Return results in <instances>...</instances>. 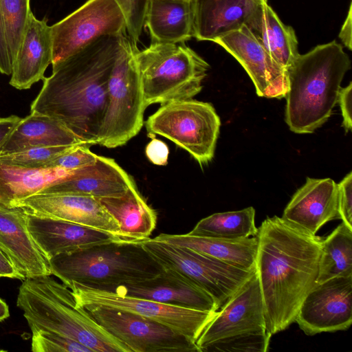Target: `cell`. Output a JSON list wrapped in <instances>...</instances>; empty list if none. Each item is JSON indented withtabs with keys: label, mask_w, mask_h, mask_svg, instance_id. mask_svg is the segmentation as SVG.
<instances>
[{
	"label": "cell",
	"mask_w": 352,
	"mask_h": 352,
	"mask_svg": "<svg viewBox=\"0 0 352 352\" xmlns=\"http://www.w3.org/2000/svg\"><path fill=\"white\" fill-rule=\"evenodd\" d=\"M126 20V30L132 43L137 45L144 25L149 0H116Z\"/></svg>",
	"instance_id": "obj_35"
},
{
	"label": "cell",
	"mask_w": 352,
	"mask_h": 352,
	"mask_svg": "<svg viewBox=\"0 0 352 352\" xmlns=\"http://www.w3.org/2000/svg\"><path fill=\"white\" fill-rule=\"evenodd\" d=\"M137 45L124 36L108 82V105L98 144L116 148L135 137L146 109L135 58Z\"/></svg>",
	"instance_id": "obj_7"
},
{
	"label": "cell",
	"mask_w": 352,
	"mask_h": 352,
	"mask_svg": "<svg viewBox=\"0 0 352 352\" xmlns=\"http://www.w3.org/2000/svg\"><path fill=\"white\" fill-rule=\"evenodd\" d=\"M10 316L8 306L6 302L0 298V322L3 321Z\"/></svg>",
	"instance_id": "obj_44"
},
{
	"label": "cell",
	"mask_w": 352,
	"mask_h": 352,
	"mask_svg": "<svg viewBox=\"0 0 352 352\" xmlns=\"http://www.w3.org/2000/svg\"><path fill=\"white\" fill-rule=\"evenodd\" d=\"M142 244L163 268L178 272L209 294L219 309L256 270H245L190 248L153 238L142 240Z\"/></svg>",
	"instance_id": "obj_9"
},
{
	"label": "cell",
	"mask_w": 352,
	"mask_h": 352,
	"mask_svg": "<svg viewBox=\"0 0 352 352\" xmlns=\"http://www.w3.org/2000/svg\"><path fill=\"white\" fill-rule=\"evenodd\" d=\"M83 308L131 352H200L195 342L157 322L114 308Z\"/></svg>",
	"instance_id": "obj_12"
},
{
	"label": "cell",
	"mask_w": 352,
	"mask_h": 352,
	"mask_svg": "<svg viewBox=\"0 0 352 352\" xmlns=\"http://www.w3.org/2000/svg\"><path fill=\"white\" fill-rule=\"evenodd\" d=\"M12 70V60L10 56L4 21L0 4V73L11 75Z\"/></svg>",
	"instance_id": "obj_40"
},
{
	"label": "cell",
	"mask_w": 352,
	"mask_h": 352,
	"mask_svg": "<svg viewBox=\"0 0 352 352\" xmlns=\"http://www.w3.org/2000/svg\"><path fill=\"white\" fill-rule=\"evenodd\" d=\"M351 3L350 4L347 16L341 27L339 38L344 45L351 50Z\"/></svg>",
	"instance_id": "obj_43"
},
{
	"label": "cell",
	"mask_w": 352,
	"mask_h": 352,
	"mask_svg": "<svg viewBox=\"0 0 352 352\" xmlns=\"http://www.w3.org/2000/svg\"><path fill=\"white\" fill-rule=\"evenodd\" d=\"M266 330L265 309L256 272L219 309L197 339L200 352L207 345L233 336Z\"/></svg>",
	"instance_id": "obj_15"
},
{
	"label": "cell",
	"mask_w": 352,
	"mask_h": 352,
	"mask_svg": "<svg viewBox=\"0 0 352 352\" xmlns=\"http://www.w3.org/2000/svg\"><path fill=\"white\" fill-rule=\"evenodd\" d=\"M351 60L336 41L299 54L287 69L285 122L296 133H311L324 124L338 102Z\"/></svg>",
	"instance_id": "obj_3"
},
{
	"label": "cell",
	"mask_w": 352,
	"mask_h": 352,
	"mask_svg": "<svg viewBox=\"0 0 352 352\" xmlns=\"http://www.w3.org/2000/svg\"><path fill=\"white\" fill-rule=\"evenodd\" d=\"M0 250L25 278L52 275L49 261L32 237L20 208L0 206Z\"/></svg>",
	"instance_id": "obj_22"
},
{
	"label": "cell",
	"mask_w": 352,
	"mask_h": 352,
	"mask_svg": "<svg viewBox=\"0 0 352 352\" xmlns=\"http://www.w3.org/2000/svg\"><path fill=\"white\" fill-rule=\"evenodd\" d=\"M30 329L55 332L85 345L91 352H131L79 306L72 290L50 275L23 280L16 299Z\"/></svg>",
	"instance_id": "obj_4"
},
{
	"label": "cell",
	"mask_w": 352,
	"mask_h": 352,
	"mask_svg": "<svg viewBox=\"0 0 352 352\" xmlns=\"http://www.w3.org/2000/svg\"><path fill=\"white\" fill-rule=\"evenodd\" d=\"M281 218L302 231L316 234L327 222L339 219L338 184L330 178L307 177L292 196Z\"/></svg>",
	"instance_id": "obj_19"
},
{
	"label": "cell",
	"mask_w": 352,
	"mask_h": 352,
	"mask_svg": "<svg viewBox=\"0 0 352 352\" xmlns=\"http://www.w3.org/2000/svg\"><path fill=\"white\" fill-rule=\"evenodd\" d=\"M31 351L33 352H91L65 336L42 329H32Z\"/></svg>",
	"instance_id": "obj_34"
},
{
	"label": "cell",
	"mask_w": 352,
	"mask_h": 352,
	"mask_svg": "<svg viewBox=\"0 0 352 352\" xmlns=\"http://www.w3.org/2000/svg\"><path fill=\"white\" fill-rule=\"evenodd\" d=\"M97 199L119 224L123 239L142 241L150 238L156 226L157 215L136 185L120 196Z\"/></svg>",
	"instance_id": "obj_27"
},
{
	"label": "cell",
	"mask_w": 352,
	"mask_h": 352,
	"mask_svg": "<svg viewBox=\"0 0 352 352\" xmlns=\"http://www.w3.org/2000/svg\"><path fill=\"white\" fill-rule=\"evenodd\" d=\"M67 287L72 290L80 307L101 306L131 312L162 324L195 342L216 314V311L183 308L77 283Z\"/></svg>",
	"instance_id": "obj_11"
},
{
	"label": "cell",
	"mask_w": 352,
	"mask_h": 352,
	"mask_svg": "<svg viewBox=\"0 0 352 352\" xmlns=\"http://www.w3.org/2000/svg\"><path fill=\"white\" fill-rule=\"evenodd\" d=\"M270 338L266 330L239 334L214 342L205 346L202 352H265L268 350Z\"/></svg>",
	"instance_id": "obj_33"
},
{
	"label": "cell",
	"mask_w": 352,
	"mask_h": 352,
	"mask_svg": "<svg viewBox=\"0 0 352 352\" xmlns=\"http://www.w3.org/2000/svg\"><path fill=\"white\" fill-rule=\"evenodd\" d=\"M255 268L267 332L287 329L316 283L322 239L281 217H267L258 228Z\"/></svg>",
	"instance_id": "obj_2"
},
{
	"label": "cell",
	"mask_w": 352,
	"mask_h": 352,
	"mask_svg": "<svg viewBox=\"0 0 352 352\" xmlns=\"http://www.w3.org/2000/svg\"><path fill=\"white\" fill-rule=\"evenodd\" d=\"M82 144L87 143L81 141L57 120L30 113L21 118L11 132L0 149V155L38 146Z\"/></svg>",
	"instance_id": "obj_26"
},
{
	"label": "cell",
	"mask_w": 352,
	"mask_h": 352,
	"mask_svg": "<svg viewBox=\"0 0 352 352\" xmlns=\"http://www.w3.org/2000/svg\"><path fill=\"white\" fill-rule=\"evenodd\" d=\"M21 118L16 115L0 116V149Z\"/></svg>",
	"instance_id": "obj_41"
},
{
	"label": "cell",
	"mask_w": 352,
	"mask_h": 352,
	"mask_svg": "<svg viewBox=\"0 0 352 352\" xmlns=\"http://www.w3.org/2000/svg\"><path fill=\"white\" fill-rule=\"evenodd\" d=\"M351 99L352 83L350 82L348 86L340 88L338 98V102L343 118V126L346 133L349 132L352 126Z\"/></svg>",
	"instance_id": "obj_39"
},
{
	"label": "cell",
	"mask_w": 352,
	"mask_h": 352,
	"mask_svg": "<svg viewBox=\"0 0 352 352\" xmlns=\"http://www.w3.org/2000/svg\"><path fill=\"white\" fill-rule=\"evenodd\" d=\"M145 126L148 136L168 139L203 166L214 157L221 121L210 103L190 98L161 104Z\"/></svg>",
	"instance_id": "obj_8"
},
{
	"label": "cell",
	"mask_w": 352,
	"mask_h": 352,
	"mask_svg": "<svg viewBox=\"0 0 352 352\" xmlns=\"http://www.w3.org/2000/svg\"><path fill=\"white\" fill-rule=\"evenodd\" d=\"M295 322L307 336L348 329L352 323V276L316 283L301 303Z\"/></svg>",
	"instance_id": "obj_13"
},
{
	"label": "cell",
	"mask_w": 352,
	"mask_h": 352,
	"mask_svg": "<svg viewBox=\"0 0 352 352\" xmlns=\"http://www.w3.org/2000/svg\"><path fill=\"white\" fill-rule=\"evenodd\" d=\"M193 37L197 41L216 38L243 25L250 28L267 0H190Z\"/></svg>",
	"instance_id": "obj_21"
},
{
	"label": "cell",
	"mask_w": 352,
	"mask_h": 352,
	"mask_svg": "<svg viewBox=\"0 0 352 352\" xmlns=\"http://www.w3.org/2000/svg\"><path fill=\"white\" fill-rule=\"evenodd\" d=\"M50 28L54 66L101 37L124 34L126 25L116 0H87Z\"/></svg>",
	"instance_id": "obj_10"
},
{
	"label": "cell",
	"mask_w": 352,
	"mask_h": 352,
	"mask_svg": "<svg viewBox=\"0 0 352 352\" xmlns=\"http://www.w3.org/2000/svg\"><path fill=\"white\" fill-rule=\"evenodd\" d=\"M2 252V251H1Z\"/></svg>",
	"instance_id": "obj_45"
},
{
	"label": "cell",
	"mask_w": 352,
	"mask_h": 352,
	"mask_svg": "<svg viewBox=\"0 0 352 352\" xmlns=\"http://www.w3.org/2000/svg\"><path fill=\"white\" fill-rule=\"evenodd\" d=\"M149 137H152V139L145 149L147 158L155 165H166L169 155L168 146L163 141L155 138L154 135Z\"/></svg>",
	"instance_id": "obj_38"
},
{
	"label": "cell",
	"mask_w": 352,
	"mask_h": 352,
	"mask_svg": "<svg viewBox=\"0 0 352 352\" xmlns=\"http://www.w3.org/2000/svg\"><path fill=\"white\" fill-rule=\"evenodd\" d=\"M244 68L256 94L267 98H285L288 89L287 74L270 56L258 38L246 25L216 38Z\"/></svg>",
	"instance_id": "obj_14"
},
{
	"label": "cell",
	"mask_w": 352,
	"mask_h": 352,
	"mask_svg": "<svg viewBox=\"0 0 352 352\" xmlns=\"http://www.w3.org/2000/svg\"><path fill=\"white\" fill-rule=\"evenodd\" d=\"M52 274L71 283L110 290L153 278L163 267L144 248L142 241L120 239L49 260Z\"/></svg>",
	"instance_id": "obj_5"
},
{
	"label": "cell",
	"mask_w": 352,
	"mask_h": 352,
	"mask_svg": "<svg viewBox=\"0 0 352 352\" xmlns=\"http://www.w3.org/2000/svg\"><path fill=\"white\" fill-rule=\"evenodd\" d=\"M6 38L13 62L30 13V0H0Z\"/></svg>",
	"instance_id": "obj_31"
},
{
	"label": "cell",
	"mask_w": 352,
	"mask_h": 352,
	"mask_svg": "<svg viewBox=\"0 0 352 352\" xmlns=\"http://www.w3.org/2000/svg\"><path fill=\"white\" fill-rule=\"evenodd\" d=\"M249 29L272 58L287 72L300 54L294 29L285 25L267 3L263 5Z\"/></svg>",
	"instance_id": "obj_28"
},
{
	"label": "cell",
	"mask_w": 352,
	"mask_h": 352,
	"mask_svg": "<svg viewBox=\"0 0 352 352\" xmlns=\"http://www.w3.org/2000/svg\"><path fill=\"white\" fill-rule=\"evenodd\" d=\"M25 214L28 229L48 261L59 254L123 239L114 234L73 222Z\"/></svg>",
	"instance_id": "obj_18"
},
{
	"label": "cell",
	"mask_w": 352,
	"mask_h": 352,
	"mask_svg": "<svg viewBox=\"0 0 352 352\" xmlns=\"http://www.w3.org/2000/svg\"><path fill=\"white\" fill-rule=\"evenodd\" d=\"M106 291L199 311L214 312L219 310L215 300L209 294L169 269L164 268L153 278L123 284Z\"/></svg>",
	"instance_id": "obj_17"
},
{
	"label": "cell",
	"mask_w": 352,
	"mask_h": 352,
	"mask_svg": "<svg viewBox=\"0 0 352 352\" xmlns=\"http://www.w3.org/2000/svg\"><path fill=\"white\" fill-rule=\"evenodd\" d=\"M352 276V230L339 224L322 240L316 283Z\"/></svg>",
	"instance_id": "obj_30"
},
{
	"label": "cell",
	"mask_w": 352,
	"mask_h": 352,
	"mask_svg": "<svg viewBox=\"0 0 352 352\" xmlns=\"http://www.w3.org/2000/svg\"><path fill=\"white\" fill-rule=\"evenodd\" d=\"M152 43H185L193 37L190 0H149L144 25Z\"/></svg>",
	"instance_id": "obj_24"
},
{
	"label": "cell",
	"mask_w": 352,
	"mask_h": 352,
	"mask_svg": "<svg viewBox=\"0 0 352 352\" xmlns=\"http://www.w3.org/2000/svg\"><path fill=\"white\" fill-rule=\"evenodd\" d=\"M146 107L192 98L202 89L208 63L185 43H151L136 50Z\"/></svg>",
	"instance_id": "obj_6"
},
{
	"label": "cell",
	"mask_w": 352,
	"mask_h": 352,
	"mask_svg": "<svg viewBox=\"0 0 352 352\" xmlns=\"http://www.w3.org/2000/svg\"><path fill=\"white\" fill-rule=\"evenodd\" d=\"M78 145L33 147L0 155V161L27 168H48L52 160Z\"/></svg>",
	"instance_id": "obj_32"
},
{
	"label": "cell",
	"mask_w": 352,
	"mask_h": 352,
	"mask_svg": "<svg viewBox=\"0 0 352 352\" xmlns=\"http://www.w3.org/2000/svg\"><path fill=\"white\" fill-rule=\"evenodd\" d=\"M338 210L341 219L352 230V173H349L338 184Z\"/></svg>",
	"instance_id": "obj_37"
},
{
	"label": "cell",
	"mask_w": 352,
	"mask_h": 352,
	"mask_svg": "<svg viewBox=\"0 0 352 352\" xmlns=\"http://www.w3.org/2000/svg\"><path fill=\"white\" fill-rule=\"evenodd\" d=\"M253 207L242 210L214 213L201 219L188 234L222 239L236 240L256 236Z\"/></svg>",
	"instance_id": "obj_29"
},
{
	"label": "cell",
	"mask_w": 352,
	"mask_h": 352,
	"mask_svg": "<svg viewBox=\"0 0 352 352\" xmlns=\"http://www.w3.org/2000/svg\"><path fill=\"white\" fill-rule=\"evenodd\" d=\"M24 280L25 277L14 267L8 258L0 250V278Z\"/></svg>",
	"instance_id": "obj_42"
},
{
	"label": "cell",
	"mask_w": 352,
	"mask_h": 352,
	"mask_svg": "<svg viewBox=\"0 0 352 352\" xmlns=\"http://www.w3.org/2000/svg\"><path fill=\"white\" fill-rule=\"evenodd\" d=\"M91 146L89 144L78 145L55 158L48 167L72 171L91 164L95 162L98 155L90 151Z\"/></svg>",
	"instance_id": "obj_36"
},
{
	"label": "cell",
	"mask_w": 352,
	"mask_h": 352,
	"mask_svg": "<svg viewBox=\"0 0 352 352\" xmlns=\"http://www.w3.org/2000/svg\"><path fill=\"white\" fill-rule=\"evenodd\" d=\"M25 213L65 220L106 231L122 238L118 222L97 198L67 193L35 194L13 201Z\"/></svg>",
	"instance_id": "obj_16"
},
{
	"label": "cell",
	"mask_w": 352,
	"mask_h": 352,
	"mask_svg": "<svg viewBox=\"0 0 352 352\" xmlns=\"http://www.w3.org/2000/svg\"><path fill=\"white\" fill-rule=\"evenodd\" d=\"M124 34L98 38L52 66L51 76L30 105L81 141L98 144L108 105V82Z\"/></svg>",
	"instance_id": "obj_1"
},
{
	"label": "cell",
	"mask_w": 352,
	"mask_h": 352,
	"mask_svg": "<svg viewBox=\"0 0 352 352\" xmlns=\"http://www.w3.org/2000/svg\"><path fill=\"white\" fill-rule=\"evenodd\" d=\"M51 28L45 19L39 20L31 12L13 62L10 85L17 89H28L45 78L52 64Z\"/></svg>",
	"instance_id": "obj_23"
},
{
	"label": "cell",
	"mask_w": 352,
	"mask_h": 352,
	"mask_svg": "<svg viewBox=\"0 0 352 352\" xmlns=\"http://www.w3.org/2000/svg\"><path fill=\"white\" fill-rule=\"evenodd\" d=\"M186 247L216 258L219 261L243 269L255 270L258 240L256 236L228 240L218 238L185 234H160L153 238Z\"/></svg>",
	"instance_id": "obj_25"
},
{
	"label": "cell",
	"mask_w": 352,
	"mask_h": 352,
	"mask_svg": "<svg viewBox=\"0 0 352 352\" xmlns=\"http://www.w3.org/2000/svg\"><path fill=\"white\" fill-rule=\"evenodd\" d=\"M133 177L113 159L97 155L95 162L72 170L37 194L67 193L94 198L117 197L135 186Z\"/></svg>",
	"instance_id": "obj_20"
}]
</instances>
